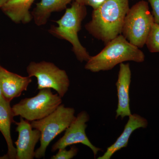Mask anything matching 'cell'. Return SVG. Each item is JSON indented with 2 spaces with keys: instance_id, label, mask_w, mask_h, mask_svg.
I'll list each match as a JSON object with an SVG mask.
<instances>
[{
  "instance_id": "1",
  "label": "cell",
  "mask_w": 159,
  "mask_h": 159,
  "mask_svg": "<svg viewBox=\"0 0 159 159\" xmlns=\"http://www.w3.org/2000/svg\"><path fill=\"white\" fill-rule=\"evenodd\" d=\"M129 0H105L93 9L92 19L86 30L106 44L122 33L125 16L129 10Z\"/></svg>"
},
{
  "instance_id": "2",
  "label": "cell",
  "mask_w": 159,
  "mask_h": 159,
  "mask_svg": "<svg viewBox=\"0 0 159 159\" xmlns=\"http://www.w3.org/2000/svg\"><path fill=\"white\" fill-rule=\"evenodd\" d=\"M144 53L138 47L129 42L122 34L106 44L102 51L90 57L84 68L93 73L112 70L116 66L127 61L142 62Z\"/></svg>"
},
{
  "instance_id": "3",
  "label": "cell",
  "mask_w": 159,
  "mask_h": 159,
  "mask_svg": "<svg viewBox=\"0 0 159 159\" xmlns=\"http://www.w3.org/2000/svg\"><path fill=\"white\" fill-rule=\"evenodd\" d=\"M87 14L86 6L74 1L71 7L66 9L61 18L56 21L57 26H52L48 30L50 34L70 43L73 46L72 51L81 62H87L91 57L86 49L80 42L78 35Z\"/></svg>"
},
{
  "instance_id": "4",
  "label": "cell",
  "mask_w": 159,
  "mask_h": 159,
  "mask_svg": "<svg viewBox=\"0 0 159 159\" xmlns=\"http://www.w3.org/2000/svg\"><path fill=\"white\" fill-rule=\"evenodd\" d=\"M75 111L72 107L61 104L52 113L40 120L31 122L32 128L41 133L40 146L35 151L34 157L41 158L45 156L50 143L70 125L75 119Z\"/></svg>"
},
{
  "instance_id": "5",
  "label": "cell",
  "mask_w": 159,
  "mask_h": 159,
  "mask_svg": "<svg viewBox=\"0 0 159 159\" xmlns=\"http://www.w3.org/2000/svg\"><path fill=\"white\" fill-rule=\"evenodd\" d=\"M148 3L139 1L134 5L125 16L121 34L129 42L138 48H142L148 39L154 24Z\"/></svg>"
},
{
  "instance_id": "6",
  "label": "cell",
  "mask_w": 159,
  "mask_h": 159,
  "mask_svg": "<svg viewBox=\"0 0 159 159\" xmlns=\"http://www.w3.org/2000/svg\"><path fill=\"white\" fill-rule=\"evenodd\" d=\"M62 102L58 94H53L51 89L39 90L35 97L22 99L12 107L14 116H20L29 122L40 120L49 116Z\"/></svg>"
},
{
  "instance_id": "7",
  "label": "cell",
  "mask_w": 159,
  "mask_h": 159,
  "mask_svg": "<svg viewBox=\"0 0 159 159\" xmlns=\"http://www.w3.org/2000/svg\"><path fill=\"white\" fill-rule=\"evenodd\" d=\"M29 77L37 78L38 89H52L61 98L69 89L70 81L66 72L53 63L31 61L27 67Z\"/></svg>"
},
{
  "instance_id": "8",
  "label": "cell",
  "mask_w": 159,
  "mask_h": 159,
  "mask_svg": "<svg viewBox=\"0 0 159 159\" xmlns=\"http://www.w3.org/2000/svg\"><path fill=\"white\" fill-rule=\"evenodd\" d=\"M89 119V116L85 111L80 112L66 129L63 136L52 146V151L55 152L61 148H66L70 145L80 143L90 148L94 157H96L101 149L94 146L86 134V129L87 127L86 123Z\"/></svg>"
},
{
  "instance_id": "9",
  "label": "cell",
  "mask_w": 159,
  "mask_h": 159,
  "mask_svg": "<svg viewBox=\"0 0 159 159\" xmlns=\"http://www.w3.org/2000/svg\"><path fill=\"white\" fill-rule=\"evenodd\" d=\"M29 121L20 117V122H16L18 138L16 142V159H33L35 146L40 140L41 133L33 128Z\"/></svg>"
},
{
  "instance_id": "10",
  "label": "cell",
  "mask_w": 159,
  "mask_h": 159,
  "mask_svg": "<svg viewBox=\"0 0 159 159\" xmlns=\"http://www.w3.org/2000/svg\"><path fill=\"white\" fill-rule=\"evenodd\" d=\"M131 81V71L129 63L120 64L118 78L116 86L118 104L116 118L122 119L131 115L129 106V90Z\"/></svg>"
},
{
  "instance_id": "11",
  "label": "cell",
  "mask_w": 159,
  "mask_h": 159,
  "mask_svg": "<svg viewBox=\"0 0 159 159\" xmlns=\"http://www.w3.org/2000/svg\"><path fill=\"white\" fill-rule=\"evenodd\" d=\"M31 81V77L29 76L23 77L0 66L1 89L3 97L9 102L20 97L23 92L27 90Z\"/></svg>"
},
{
  "instance_id": "12",
  "label": "cell",
  "mask_w": 159,
  "mask_h": 159,
  "mask_svg": "<svg viewBox=\"0 0 159 159\" xmlns=\"http://www.w3.org/2000/svg\"><path fill=\"white\" fill-rule=\"evenodd\" d=\"M148 125V121L145 118L138 114H131L129 116L128 122L120 136L115 143L107 148L103 155L97 159H110L117 151L127 147L129 138L135 130L139 128H146Z\"/></svg>"
},
{
  "instance_id": "13",
  "label": "cell",
  "mask_w": 159,
  "mask_h": 159,
  "mask_svg": "<svg viewBox=\"0 0 159 159\" xmlns=\"http://www.w3.org/2000/svg\"><path fill=\"white\" fill-rule=\"evenodd\" d=\"M73 1L74 0H41L31 12L35 25L38 26L46 25L53 12L66 9L68 5Z\"/></svg>"
},
{
  "instance_id": "14",
  "label": "cell",
  "mask_w": 159,
  "mask_h": 159,
  "mask_svg": "<svg viewBox=\"0 0 159 159\" xmlns=\"http://www.w3.org/2000/svg\"><path fill=\"white\" fill-rule=\"evenodd\" d=\"M34 1L8 0L1 9L13 22L28 24L33 20L30 9Z\"/></svg>"
},
{
  "instance_id": "15",
  "label": "cell",
  "mask_w": 159,
  "mask_h": 159,
  "mask_svg": "<svg viewBox=\"0 0 159 159\" xmlns=\"http://www.w3.org/2000/svg\"><path fill=\"white\" fill-rule=\"evenodd\" d=\"M10 102L4 97L0 98V132L6 140L9 159H16V148L13 145L11 138V125L14 117Z\"/></svg>"
},
{
  "instance_id": "16",
  "label": "cell",
  "mask_w": 159,
  "mask_h": 159,
  "mask_svg": "<svg viewBox=\"0 0 159 159\" xmlns=\"http://www.w3.org/2000/svg\"><path fill=\"white\" fill-rule=\"evenodd\" d=\"M146 45L152 53L159 52V24L154 23L148 35Z\"/></svg>"
},
{
  "instance_id": "17",
  "label": "cell",
  "mask_w": 159,
  "mask_h": 159,
  "mask_svg": "<svg viewBox=\"0 0 159 159\" xmlns=\"http://www.w3.org/2000/svg\"><path fill=\"white\" fill-rule=\"evenodd\" d=\"M78 148L75 146H73L67 150L66 148H61L58 150V152L51 158V159H71L77 155Z\"/></svg>"
},
{
  "instance_id": "18",
  "label": "cell",
  "mask_w": 159,
  "mask_h": 159,
  "mask_svg": "<svg viewBox=\"0 0 159 159\" xmlns=\"http://www.w3.org/2000/svg\"><path fill=\"white\" fill-rule=\"evenodd\" d=\"M152 9L155 23L159 24V0H148Z\"/></svg>"
},
{
  "instance_id": "19",
  "label": "cell",
  "mask_w": 159,
  "mask_h": 159,
  "mask_svg": "<svg viewBox=\"0 0 159 159\" xmlns=\"http://www.w3.org/2000/svg\"><path fill=\"white\" fill-rule=\"evenodd\" d=\"M104 1L105 0H74V1L81 5L86 6H91L93 9L98 8Z\"/></svg>"
},
{
  "instance_id": "20",
  "label": "cell",
  "mask_w": 159,
  "mask_h": 159,
  "mask_svg": "<svg viewBox=\"0 0 159 159\" xmlns=\"http://www.w3.org/2000/svg\"><path fill=\"white\" fill-rule=\"evenodd\" d=\"M8 1V0H0V8H2L4 4Z\"/></svg>"
},
{
  "instance_id": "21",
  "label": "cell",
  "mask_w": 159,
  "mask_h": 159,
  "mask_svg": "<svg viewBox=\"0 0 159 159\" xmlns=\"http://www.w3.org/2000/svg\"><path fill=\"white\" fill-rule=\"evenodd\" d=\"M9 159L8 154L5 155L4 156L0 157V159Z\"/></svg>"
},
{
  "instance_id": "22",
  "label": "cell",
  "mask_w": 159,
  "mask_h": 159,
  "mask_svg": "<svg viewBox=\"0 0 159 159\" xmlns=\"http://www.w3.org/2000/svg\"><path fill=\"white\" fill-rule=\"evenodd\" d=\"M1 66V65H0ZM3 97L2 93V89H1V85H0V98Z\"/></svg>"
}]
</instances>
